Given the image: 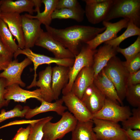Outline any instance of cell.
I'll list each match as a JSON object with an SVG mask.
<instances>
[{"instance_id": "cell-44", "label": "cell", "mask_w": 140, "mask_h": 140, "mask_svg": "<svg viewBox=\"0 0 140 140\" xmlns=\"http://www.w3.org/2000/svg\"><path fill=\"white\" fill-rule=\"evenodd\" d=\"M105 0H83L86 3L95 4L102 2Z\"/></svg>"}, {"instance_id": "cell-23", "label": "cell", "mask_w": 140, "mask_h": 140, "mask_svg": "<svg viewBox=\"0 0 140 140\" xmlns=\"http://www.w3.org/2000/svg\"><path fill=\"white\" fill-rule=\"evenodd\" d=\"M1 1L0 8L2 12L20 14L27 12L31 15L35 12L33 0H2Z\"/></svg>"}, {"instance_id": "cell-18", "label": "cell", "mask_w": 140, "mask_h": 140, "mask_svg": "<svg viewBox=\"0 0 140 140\" xmlns=\"http://www.w3.org/2000/svg\"><path fill=\"white\" fill-rule=\"evenodd\" d=\"M94 79V72L92 67L83 68L76 77L71 92L81 100L85 91L93 83Z\"/></svg>"}, {"instance_id": "cell-7", "label": "cell", "mask_w": 140, "mask_h": 140, "mask_svg": "<svg viewBox=\"0 0 140 140\" xmlns=\"http://www.w3.org/2000/svg\"><path fill=\"white\" fill-rule=\"evenodd\" d=\"M96 50L90 49L86 44L82 46L79 54L75 57L73 65L69 67V80L68 84L62 91L63 95L71 92L73 83L77 75L83 68L92 67L93 56Z\"/></svg>"}, {"instance_id": "cell-27", "label": "cell", "mask_w": 140, "mask_h": 140, "mask_svg": "<svg viewBox=\"0 0 140 140\" xmlns=\"http://www.w3.org/2000/svg\"><path fill=\"white\" fill-rule=\"evenodd\" d=\"M85 11L80 6L73 9H56L52 14V19H71L78 22H82L84 19Z\"/></svg>"}, {"instance_id": "cell-37", "label": "cell", "mask_w": 140, "mask_h": 140, "mask_svg": "<svg viewBox=\"0 0 140 140\" xmlns=\"http://www.w3.org/2000/svg\"><path fill=\"white\" fill-rule=\"evenodd\" d=\"M31 129L30 124L26 128H20L11 140H28Z\"/></svg>"}, {"instance_id": "cell-3", "label": "cell", "mask_w": 140, "mask_h": 140, "mask_svg": "<svg viewBox=\"0 0 140 140\" xmlns=\"http://www.w3.org/2000/svg\"><path fill=\"white\" fill-rule=\"evenodd\" d=\"M103 69L106 76L113 84L118 96L122 102L125 98L127 80L129 74L122 61L115 56L110 59Z\"/></svg>"}, {"instance_id": "cell-10", "label": "cell", "mask_w": 140, "mask_h": 140, "mask_svg": "<svg viewBox=\"0 0 140 140\" xmlns=\"http://www.w3.org/2000/svg\"><path fill=\"white\" fill-rule=\"evenodd\" d=\"M35 45L52 52L54 57L59 59H74L75 56L47 32L43 30L36 41Z\"/></svg>"}, {"instance_id": "cell-48", "label": "cell", "mask_w": 140, "mask_h": 140, "mask_svg": "<svg viewBox=\"0 0 140 140\" xmlns=\"http://www.w3.org/2000/svg\"><path fill=\"white\" fill-rule=\"evenodd\" d=\"M42 140H43V139H42Z\"/></svg>"}, {"instance_id": "cell-1", "label": "cell", "mask_w": 140, "mask_h": 140, "mask_svg": "<svg viewBox=\"0 0 140 140\" xmlns=\"http://www.w3.org/2000/svg\"><path fill=\"white\" fill-rule=\"evenodd\" d=\"M45 27L47 32L75 56L79 54L84 44L103 32L106 29L104 26L98 27L79 25L64 29H57L50 26Z\"/></svg>"}, {"instance_id": "cell-5", "label": "cell", "mask_w": 140, "mask_h": 140, "mask_svg": "<svg viewBox=\"0 0 140 140\" xmlns=\"http://www.w3.org/2000/svg\"><path fill=\"white\" fill-rule=\"evenodd\" d=\"M20 54L26 55L33 63L34 65V78L31 84L27 87V89L35 87L37 81V69L38 66L40 65L44 64L50 65L51 64L54 63L57 65L70 67L73 65L74 61V59H59L55 57L37 54L33 52L30 48L22 49L19 48L14 53L13 57L16 59L18 55Z\"/></svg>"}, {"instance_id": "cell-8", "label": "cell", "mask_w": 140, "mask_h": 140, "mask_svg": "<svg viewBox=\"0 0 140 140\" xmlns=\"http://www.w3.org/2000/svg\"><path fill=\"white\" fill-rule=\"evenodd\" d=\"M93 130L99 140H127L125 130L117 123L93 118Z\"/></svg>"}, {"instance_id": "cell-36", "label": "cell", "mask_w": 140, "mask_h": 140, "mask_svg": "<svg viewBox=\"0 0 140 140\" xmlns=\"http://www.w3.org/2000/svg\"><path fill=\"white\" fill-rule=\"evenodd\" d=\"M81 5L77 0H58L56 9H73Z\"/></svg>"}, {"instance_id": "cell-24", "label": "cell", "mask_w": 140, "mask_h": 140, "mask_svg": "<svg viewBox=\"0 0 140 140\" xmlns=\"http://www.w3.org/2000/svg\"><path fill=\"white\" fill-rule=\"evenodd\" d=\"M41 104L33 109L30 108L28 110L25 117L27 119L31 118L36 115L42 113L53 111L61 116L67 109V107L63 105V101L62 98L56 100L54 102H49L42 100Z\"/></svg>"}, {"instance_id": "cell-42", "label": "cell", "mask_w": 140, "mask_h": 140, "mask_svg": "<svg viewBox=\"0 0 140 140\" xmlns=\"http://www.w3.org/2000/svg\"><path fill=\"white\" fill-rule=\"evenodd\" d=\"M10 61L6 59L0 54V71L4 70Z\"/></svg>"}, {"instance_id": "cell-35", "label": "cell", "mask_w": 140, "mask_h": 140, "mask_svg": "<svg viewBox=\"0 0 140 140\" xmlns=\"http://www.w3.org/2000/svg\"><path fill=\"white\" fill-rule=\"evenodd\" d=\"M122 63L129 73L137 71L140 68V53L129 62L122 61Z\"/></svg>"}, {"instance_id": "cell-33", "label": "cell", "mask_w": 140, "mask_h": 140, "mask_svg": "<svg viewBox=\"0 0 140 140\" xmlns=\"http://www.w3.org/2000/svg\"><path fill=\"white\" fill-rule=\"evenodd\" d=\"M131 112V116L122 122V128L140 130V107L134 108Z\"/></svg>"}, {"instance_id": "cell-13", "label": "cell", "mask_w": 140, "mask_h": 140, "mask_svg": "<svg viewBox=\"0 0 140 140\" xmlns=\"http://www.w3.org/2000/svg\"><path fill=\"white\" fill-rule=\"evenodd\" d=\"M22 30L24 41V48H30L35 42L43 30L40 22L36 19L29 18L24 15H21Z\"/></svg>"}, {"instance_id": "cell-14", "label": "cell", "mask_w": 140, "mask_h": 140, "mask_svg": "<svg viewBox=\"0 0 140 140\" xmlns=\"http://www.w3.org/2000/svg\"><path fill=\"white\" fill-rule=\"evenodd\" d=\"M113 0H105L102 2L86 3L85 14L88 21L93 24H98L104 20Z\"/></svg>"}, {"instance_id": "cell-9", "label": "cell", "mask_w": 140, "mask_h": 140, "mask_svg": "<svg viewBox=\"0 0 140 140\" xmlns=\"http://www.w3.org/2000/svg\"><path fill=\"white\" fill-rule=\"evenodd\" d=\"M129 21L127 19L123 18L114 23L103 21L102 24L106 28L104 31L86 44L91 50H96V48L102 43L117 37L119 32L122 29L127 27Z\"/></svg>"}, {"instance_id": "cell-38", "label": "cell", "mask_w": 140, "mask_h": 140, "mask_svg": "<svg viewBox=\"0 0 140 140\" xmlns=\"http://www.w3.org/2000/svg\"><path fill=\"white\" fill-rule=\"evenodd\" d=\"M6 87L5 80L0 77V109L3 107L7 106L10 101L6 100L4 97Z\"/></svg>"}, {"instance_id": "cell-19", "label": "cell", "mask_w": 140, "mask_h": 140, "mask_svg": "<svg viewBox=\"0 0 140 140\" xmlns=\"http://www.w3.org/2000/svg\"><path fill=\"white\" fill-rule=\"evenodd\" d=\"M116 48L104 44L96 50L94 55L92 66L94 72V78L106 66L110 59L116 56L117 53Z\"/></svg>"}, {"instance_id": "cell-43", "label": "cell", "mask_w": 140, "mask_h": 140, "mask_svg": "<svg viewBox=\"0 0 140 140\" xmlns=\"http://www.w3.org/2000/svg\"><path fill=\"white\" fill-rule=\"evenodd\" d=\"M35 9H34L35 12H40V7L42 3L41 0H33Z\"/></svg>"}, {"instance_id": "cell-15", "label": "cell", "mask_w": 140, "mask_h": 140, "mask_svg": "<svg viewBox=\"0 0 140 140\" xmlns=\"http://www.w3.org/2000/svg\"><path fill=\"white\" fill-rule=\"evenodd\" d=\"M0 18L6 24L12 36L17 40L19 48H24L21 15L17 13L2 12Z\"/></svg>"}, {"instance_id": "cell-47", "label": "cell", "mask_w": 140, "mask_h": 140, "mask_svg": "<svg viewBox=\"0 0 140 140\" xmlns=\"http://www.w3.org/2000/svg\"><path fill=\"white\" fill-rule=\"evenodd\" d=\"M0 140H4L3 139H0Z\"/></svg>"}, {"instance_id": "cell-32", "label": "cell", "mask_w": 140, "mask_h": 140, "mask_svg": "<svg viewBox=\"0 0 140 140\" xmlns=\"http://www.w3.org/2000/svg\"><path fill=\"white\" fill-rule=\"evenodd\" d=\"M117 52L122 54L125 58L126 62L134 59L140 52V36H138L135 41L128 47L122 48H116Z\"/></svg>"}, {"instance_id": "cell-2", "label": "cell", "mask_w": 140, "mask_h": 140, "mask_svg": "<svg viewBox=\"0 0 140 140\" xmlns=\"http://www.w3.org/2000/svg\"><path fill=\"white\" fill-rule=\"evenodd\" d=\"M120 17L132 20L135 25L140 28V0H113L104 21H109Z\"/></svg>"}, {"instance_id": "cell-46", "label": "cell", "mask_w": 140, "mask_h": 140, "mask_svg": "<svg viewBox=\"0 0 140 140\" xmlns=\"http://www.w3.org/2000/svg\"><path fill=\"white\" fill-rule=\"evenodd\" d=\"M2 12V11H1V9L0 8V13Z\"/></svg>"}, {"instance_id": "cell-40", "label": "cell", "mask_w": 140, "mask_h": 140, "mask_svg": "<svg viewBox=\"0 0 140 140\" xmlns=\"http://www.w3.org/2000/svg\"><path fill=\"white\" fill-rule=\"evenodd\" d=\"M125 132L127 140H140V130L129 129Z\"/></svg>"}, {"instance_id": "cell-41", "label": "cell", "mask_w": 140, "mask_h": 140, "mask_svg": "<svg viewBox=\"0 0 140 140\" xmlns=\"http://www.w3.org/2000/svg\"><path fill=\"white\" fill-rule=\"evenodd\" d=\"M0 54L7 60L10 61L12 60L13 55L6 49L0 39Z\"/></svg>"}, {"instance_id": "cell-12", "label": "cell", "mask_w": 140, "mask_h": 140, "mask_svg": "<svg viewBox=\"0 0 140 140\" xmlns=\"http://www.w3.org/2000/svg\"><path fill=\"white\" fill-rule=\"evenodd\" d=\"M70 113L80 122L92 120L93 114L81 100L71 92L63 95L61 98Z\"/></svg>"}, {"instance_id": "cell-17", "label": "cell", "mask_w": 140, "mask_h": 140, "mask_svg": "<svg viewBox=\"0 0 140 140\" xmlns=\"http://www.w3.org/2000/svg\"><path fill=\"white\" fill-rule=\"evenodd\" d=\"M106 97L93 83L85 91L81 100L93 114L103 106Z\"/></svg>"}, {"instance_id": "cell-26", "label": "cell", "mask_w": 140, "mask_h": 140, "mask_svg": "<svg viewBox=\"0 0 140 140\" xmlns=\"http://www.w3.org/2000/svg\"><path fill=\"white\" fill-rule=\"evenodd\" d=\"M58 0H42V3L45 5V9L42 12H38L36 16L26 13L24 15L30 18L36 19L41 24L46 26H50L52 19L51 16L56 7Z\"/></svg>"}, {"instance_id": "cell-39", "label": "cell", "mask_w": 140, "mask_h": 140, "mask_svg": "<svg viewBox=\"0 0 140 140\" xmlns=\"http://www.w3.org/2000/svg\"><path fill=\"white\" fill-rule=\"evenodd\" d=\"M140 84V69L136 72L129 74L127 80V87Z\"/></svg>"}, {"instance_id": "cell-25", "label": "cell", "mask_w": 140, "mask_h": 140, "mask_svg": "<svg viewBox=\"0 0 140 140\" xmlns=\"http://www.w3.org/2000/svg\"><path fill=\"white\" fill-rule=\"evenodd\" d=\"M92 120L85 122L78 121L72 132L71 140H98L93 130Z\"/></svg>"}, {"instance_id": "cell-45", "label": "cell", "mask_w": 140, "mask_h": 140, "mask_svg": "<svg viewBox=\"0 0 140 140\" xmlns=\"http://www.w3.org/2000/svg\"><path fill=\"white\" fill-rule=\"evenodd\" d=\"M2 1L1 0L0 1V5Z\"/></svg>"}, {"instance_id": "cell-20", "label": "cell", "mask_w": 140, "mask_h": 140, "mask_svg": "<svg viewBox=\"0 0 140 140\" xmlns=\"http://www.w3.org/2000/svg\"><path fill=\"white\" fill-rule=\"evenodd\" d=\"M69 67L57 65L52 68V88L54 100L59 99L62 90L69 82Z\"/></svg>"}, {"instance_id": "cell-34", "label": "cell", "mask_w": 140, "mask_h": 140, "mask_svg": "<svg viewBox=\"0 0 140 140\" xmlns=\"http://www.w3.org/2000/svg\"><path fill=\"white\" fill-rule=\"evenodd\" d=\"M125 98L131 106L136 108L140 107V84L128 86Z\"/></svg>"}, {"instance_id": "cell-16", "label": "cell", "mask_w": 140, "mask_h": 140, "mask_svg": "<svg viewBox=\"0 0 140 140\" xmlns=\"http://www.w3.org/2000/svg\"><path fill=\"white\" fill-rule=\"evenodd\" d=\"M4 97L8 101L12 100L15 102L24 103L30 98H35L40 102L43 100L39 88L32 91L27 90L17 84L6 87Z\"/></svg>"}, {"instance_id": "cell-11", "label": "cell", "mask_w": 140, "mask_h": 140, "mask_svg": "<svg viewBox=\"0 0 140 140\" xmlns=\"http://www.w3.org/2000/svg\"><path fill=\"white\" fill-rule=\"evenodd\" d=\"M32 62L27 58L20 62L16 59L10 61L0 73V77L5 80L6 87L14 84H18L22 87H25L26 84L22 80L21 75L24 69Z\"/></svg>"}, {"instance_id": "cell-21", "label": "cell", "mask_w": 140, "mask_h": 140, "mask_svg": "<svg viewBox=\"0 0 140 140\" xmlns=\"http://www.w3.org/2000/svg\"><path fill=\"white\" fill-rule=\"evenodd\" d=\"M52 68L49 66L39 72L38 80L35 85L39 88L43 100L49 102L55 100L52 88Z\"/></svg>"}, {"instance_id": "cell-6", "label": "cell", "mask_w": 140, "mask_h": 140, "mask_svg": "<svg viewBox=\"0 0 140 140\" xmlns=\"http://www.w3.org/2000/svg\"><path fill=\"white\" fill-rule=\"evenodd\" d=\"M132 115L128 106H121L106 98L101 109L93 114V118L118 123L126 120Z\"/></svg>"}, {"instance_id": "cell-28", "label": "cell", "mask_w": 140, "mask_h": 140, "mask_svg": "<svg viewBox=\"0 0 140 140\" xmlns=\"http://www.w3.org/2000/svg\"><path fill=\"white\" fill-rule=\"evenodd\" d=\"M0 39L6 49L13 55L19 48L7 25L0 18Z\"/></svg>"}, {"instance_id": "cell-29", "label": "cell", "mask_w": 140, "mask_h": 140, "mask_svg": "<svg viewBox=\"0 0 140 140\" xmlns=\"http://www.w3.org/2000/svg\"><path fill=\"white\" fill-rule=\"evenodd\" d=\"M127 29L120 36L115 38L104 43L116 48L119 47L120 43L126 39L132 36H140V28L137 26L132 20L129 21Z\"/></svg>"}, {"instance_id": "cell-49", "label": "cell", "mask_w": 140, "mask_h": 140, "mask_svg": "<svg viewBox=\"0 0 140 140\" xmlns=\"http://www.w3.org/2000/svg\"></svg>"}, {"instance_id": "cell-31", "label": "cell", "mask_w": 140, "mask_h": 140, "mask_svg": "<svg viewBox=\"0 0 140 140\" xmlns=\"http://www.w3.org/2000/svg\"><path fill=\"white\" fill-rule=\"evenodd\" d=\"M53 118L52 116L41 118L37 122L31 125V132L28 140H42L43 136V126L46 122L51 121Z\"/></svg>"}, {"instance_id": "cell-22", "label": "cell", "mask_w": 140, "mask_h": 140, "mask_svg": "<svg viewBox=\"0 0 140 140\" xmlns=\"http://www.w3.org/2000/svg\"><path fill=\"white\" fill-rule=\"evenodd\" d=\"M93 83L106 98L118 104L122 105L113 84L106 76L103 69L94 78Z\"/></svg>"}, {"instance_id": "cell-4", "label": "cell", "mask_w": 140, "mask_h": 140, "mask_svg": "<svg viewBox=\"0 0 140 140\" xmlns=\"http://www.w3.org/2000/svg\"><path fill=\"white\" fill-rule=\"evenodd\" d=\"M57 122H46L43 128L44 140H56L62 138L75 128L78 120L70 112H65Z\"/></svg>"}, {"instance_id": "cell-30", "label": "cell", "mask_w": 140, "mask_h": 140, "mask_svg": "<svg viewBox=\"0 0 140 140\" xmlns=\"http://www.w3.org/2000/svg\"><path fill=\"white\" fill-rule=\"evenodd\" d=\"M30 108L28 106L23 107L20 105H17L13 108L8 111L2 109L0 113V123L9 119L16 117H25Z\"/></svg>"}]
</instances>
